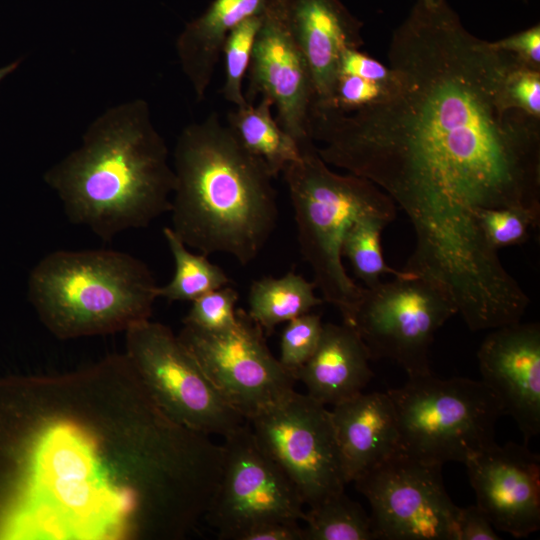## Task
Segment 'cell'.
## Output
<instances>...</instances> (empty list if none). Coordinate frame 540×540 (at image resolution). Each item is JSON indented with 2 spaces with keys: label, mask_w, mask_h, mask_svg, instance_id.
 <instances>
[{
  "label": "cell",
  "mask_w": 540,
  "mask_h": 540,
  "mask_svg": "<svg viewBox=\"0 0 540 540\" xmlns=\"http://www.w3.org/2000/svg\"><path fill=\"white\" fill-rule=\"evenodd\" d=\"M290 31L310 68L312 110L329 105L343 51L364 44L362 22L340 0H284ZM312 112V111H311Z\"/></svg>",
  "instance_id": "e0dca14e"
},
{
  "label": "cell",
  "mask_w": 540,
  "mask_h": 540,
  "mask_svg": "<svg viewBox=\"0 0 540 540\" xmlns=\"http://www.w3.org/2000/svg\"><path fill=\"white\" fill-rule=\"evenodd\" d=\"M322 327L321 316L311 312L286 322L281 334L278 360L295 379L315 351Z\"/></svg>",
  "instance_id": "83f0119b"
},
{
  "label": "cell",
  "mask_w": 540,
  "mask_h": 540,
  "mask_svg": "<svg viewBox=\"0 0 540 540\" xmlns=\"http://www.w3.org/2000/svg\"><path fill=\"white\" fill-rule=\"evenodd\" d=\"M370 353L349 324H323L315 351L298 371L310 397L323 405H337L362 392L373 377Z\"/></svg>",
  "instance_id": "d6986e66"
},
{
  "label": "cell",
  "mask_w": 540,
  "mask_h": 540,
  "mask_svg": "<svg viewBox=\"0 0 540 540\" xmlns=\"http://www.w3.org/2000/svg\"><path fill=\"white\" fill-rule=\"evenodd\" d=\"M501 51L514 55L521 63L540 70V25L529 27L508 37L491 42Z\"/></svg>",
  "instance_id": "1f68e13d"
},
{
  "label": "cell",
  "mask_w": 540,
  "mask_h": 540,
  "mask_svg": "<svg viewBox=\"0 0 540 540\" xmlns=\"http://www.w3.org/2000/svg\"><path fill=\"white\" fill-rule=\"evenodd\" d=\"M238 299L239 293L230 284L211 290L192 301L183 324L207 331L230 328L236 321Z\"/></svg>",
  "instance_id": "f1b7e54d"
},
{
  "label": "cell",
  "mask_w": 540,
  "mask_h": 540,
  "mask_svg": "<svg viewBox=\"0 0 540 540\" xmlns=\"http://www.w3.org/2000/svg\"><path fill=\"white\" fill-rule=\"evenodd\" d=\"M43 178L68 219L104 241L169 212L175 187L168 147L143 99L104 111Z\"/></svg>",
  "instance_id": "3957f363"
},
{
  "label": "cell",
  "mask_w": 540,
  "mask_h": 540,
  "mask_svg": "<svg viewBox=\"0 0 540 540\" xmlns=\"http://www.w3.org/2000/svg\"><path fill=\"white\" fill-rule=\"evenodd\" d=\"M270 1L212 0L202 14L186 24L175 46L197 101L210 86L228 34L244 20L261 15Z\"/></svg>",
  "instance_id": "ffe728a7"
},
{
  "label": "cell",
  "mask_w": 540,
  "mask_h": 540,
  "mask_svg": "<svg viewBox=\"0 0 540 540\" xmlns=\"http://www.w3.org/2000/svg\"><path fill=\"white\" fill-rule=\"evenodd\" d=\"M248 103L268 98L276 120L300 148L314 144L310 115L315 99L312 75L288 25L284 0H271L262 14L248 69Z\"/></svg>",
  "instance_id": "5bb4252c"
},
{
  "label": "cell",
  "mask_w": 540,
  "mask_h": 540,
  "mask_svg": "<svg viewBox=\"0 0 540 540\" xmlns=\"http://www.w3.org/2000/svg\"><path fill=\"white\" fill-rule=\"evenodd\" d=\"M262 14L250 17L236 26L226 37L222 47L225 81L221 94L234 107H241L248 103L243 92V80L249 69Z\"/></svg>",
  "instance_id": "4316f807"
},
{
  "label": "cell",
  "mask_w": 540,
  "mask_h": 540,
  "mask_svg": "<svg viewBox=\"0 0 540 540\" xmlns=\"http://www.w3.org/2000/svg\"><path fill=\"white\" fill-rule=\"evenodd\" d=\"M158 285L135 256L111 249L57 250L32 269L28 297L58 339L107 335L150 319Z\"/></svg>",
  "instance_id": "5b68a950"
},
{
  "label": "cell",
  "mask_w": 540,
  "mask_h": 540,
  "mask_svg": "<svg viewBox=\"0 0 540 540\" xmlns=\"http://www.w3.org/2000/svg\"><path fill=\"white\" fill-rule=\"evenodd\" d=\"M457 306L437 283L408 271L373 287L362 286L349 317L371 359H389L408 377L430 373L429 349L435 333Z\"/></svg>",
  "instance_id": "ba28073f"
},
{
  "label": "cell",
  "mask_w": 540,
  "mask_h": 540,
  "mask_svg": "<svg viewBox=\"0 0 540 540\" xmlns=\"http://www.w3.org/2000/svg\"><path fill=\"white\" fill-rule=\"evenodd\" d=\"M500 100L506 109L540 119V70L517 60L503 79Z\"/></svg>",
  "instance_id": "4dcf8cb0"
},
{
  "label": "cell",
  "mask_w": 540,
  "mask_h": 540,
  "mask_svg": "<svg viewBox=\"0 0 540 540\" xmlns=\"http://www.w3.org/2000/svg\"><path fill=\"white\" fill-rule=\"evenodd\" d=\"M524 1H528V0H524Z\"/></svg>",
  "instance_id": "8d00e7d4"
},
{
  "label": "cell",
  "mask_w": 540,
  "mask_h": 540,
  "mask_svg": "<svg viewBox=\"0 0 540 540\" xmlns=\"http://www.w3.org/2000/svg\"><path fill=\"white\" fill-rule=\"evenodd\" d=\"M482 381L524 436L540 432V326L520 323L495 328L478 353Z\"/></svg>",
  "instance_id": "2e32d148"
},
{
  "label": "cell",
  "mask_w": 540,
  "mask_h": 540,
  "mask_svg": "<svg viewBox=\"0 0 540 540\" xmlns=\"http://www.w3.org/2000/svg\"><path fill=\"white\" fill-rule=\"evenodd\" d=\"M315 289L313 281L293 271L278 278L261 277L250 286L247 312L270 335L277 325L309 313L324 302Z\"/></svg>",
  "instance_id": "7402d4cb"
},
{
  "label": "cell",
  "mask_w": 540,
  "mask_h": 540,
  "mask_svg": "<svg viewBox=\"0 0 540 540\" xmlns=\"http://www.w3.org/2000/svg\"><path fill=\"white\" fill-rule=\"evenodd\" d=\"M441 468L400 451L354 481L370 503L376 539H454L459 507L445 490Z\"/></svg>",
  "instance_id": "7c38bea8"
},
{
  "label": "cell",
  "mask_w": 540,
  "mask_h": 540,
  "mask_svg": "<svg viewBox=\"0 0 540 540\" xmlns=\"http://www.w3.org/2000/svg\"><path fill=\"white\" fill-rule=\"evenodd\" d=\"M297 226L301 255L313 272L322 299L346 320L362 290L346 272L342 243L356 219L368 213L396 217V204L378 186L351 173L338 174L318 155L316 145L283 170Z\"/></svg>",
  "instance_id": "8992f818"
},
{
  "label": "cell",
  "mask_w": 540,
  "mask_h": 540,
  "mask_svg": "<svg viewBox=\"0 0 540 540\" xmlns=\"http://www.w3.org/2000/svg\"><path fill=\"white\" fill-rule=\"evenodd\" d=\"M235 540H304L303 527L296 521H268L243 530Z\"/></svg>",
  "instance_id": "e575fe53"
},
{
  "label": "cell",
  "mask_w": 540,
  "mask_h": 540,
  "mask_svg": "<svg viewBox=\"0 0 540 540\" xmlns=\"http://www.w3.org/2000/svg\"><path fill=\"white\" fill-rule=\"evenodd\" d=\"M339 74L356 75L384 84H390L395 80L394 72L389 66H384L357 48H347L343 51L339 62Z\"/></svg>",
  "instance_id": "d6a6232c"
},
{
  "label": "cell",
  "mask_w": 540,
  "mask_h": 540,
  "mask_svg": "<svg viewBox=\"0 0 540 540\" xmlns=\"http://www.w3.org/2000/svg\"><path fill=\"white\" fill-rule=\"evenodd\" d=\"M223 457L156 405L125 353L0 377V540L183 539Z\"/></svg>",
  "instance_id": "7a4b0ae2"
},
{
  "label": "cell",
  "mask_w": 540,
  "mask_h": 540,
  "mask_svg": "<svg viewBox=\"0 0 540 540\" xmlns=\"http://www.w3.org/2000/svg\"><path fill=\"white\" fill-rule=\"evenodd\" d=\"M256 440L309 507L347 484L331 412L293 391L247 420Z\"/></svg>",
  "instance_id": "30bf717a"
},
{
  "label": "cell",
  "mask_w": 540,
  "mask_h": 540,
  "mask_svg": "<svg viewBox=\"0 0 540 540\" xmlns=\"http://www.w3.org/2000/svg\"><path fill=\"white\" fill-rule=\"evenodd\" d=\"M476 221L487 247L497 252L504 247L520 245L529 238L530 230L540 222V208L508 206L479 209Z\"/></svg>",
  "instance_id": "484cf974"
},
{
  "label": "cell",
  "mask_w": 540,
  "mask_h": 540,
  "mask_svg": "<svg viewBox=\"0 0 540 540\" xmlns=\"http://www.w3.org/2000/svg\"><path fill=\"white\" fill-rule=\"evenodd\" d=\"M517 60L470 33L446 0H416L389 45L394 93L310 116L320 158L374 183L409 218L415 246L403 270L442 286L460 309L514 284L476 212L540 208V119L500 100Z\"/></svg>",
  "instance_id": "6da1fadb"
},
{
  "label": "cell",
  "mask_w": 540,
  "mask_h": 540,
  "mask_svg": "<svg viewBox=\"0 0 540 540\" xmlns=\"http://www.w3.org/2000/svg\"><path fill=\"white\" fill-rule=\"evenodd\" d=\"M223 466L204 517L219 539L235 540L243 530L268 521H303L298 491L256 440L246 423L224 438Z\"/></svg>",
  "instance_id": "4fadbf2b"
},
{
  "label": "cell",
  "mask_w": 540,
  "mask_h": 540,
  "mask_svg": "<svg viewBox=\"0 0 540 540\" xmlns=\"http://www.w3.org/2000/svg\"><path fill=\"white\" fill-rule=\"evenodd\" d=\"M395 217L381 213L362 215L350 226L342 243V256L346 257L364 287L381 282L383 275L401 276L405 270L390 267L382 253L381 233Z\"/></svg>",
  "instance_id": "d4e9b609"
},
{
  "label": "cell",
  "mask_w": 540,
  "mask_h": 540,
  "mask_svg": "<svg viewBox=\"0 0 540 540\" xmlns=\"http://www.w3.org/2000/svg\"><path fill=\"white\" fill-rule=\"evenodd\" d=\"M303 521L304 540L376 539L370 515L344 491L309 507Z\"/></svg>",
  "instance_id": "cb8c5ba5"
},
{
  "label": "cell",
  "mask_w": 540,
  "mask_h": 540,
  "mask_svg": "<svg viewBox=\"0 0 540 540\" xmlns=\"http://www.w3.org/2000/svg\"><path fill=\"white\" fill-rule=\"evenodd\" d=\"M265 335L242 308L230 328L207 331L183 324L178 334L215 389L246 421L295 391L296 379L272 354Z\"/></svg>",
  "instance_id": "8fae6325"
},
{
  "label": "cell",
  "mask_w": 540,
  "mask_h": 540,
  "mask_svg": "<svg viewBox=\"0 0 540 540\" xmlns=\"http://www.w3.org/2000/svg\"><path fill=\"white\" fill-rule=\"evenodd\" d=\"M330 410L347 483L401 451L388 392L363 393Z\"/></svg>",
  "instance_id": "ac0fdd59"
},
{
  "label": "cell",
  "mask_w": 540,
  "mask_h": 540,
  "mask_svg": "<svg viewBox=\"0 0 540 540\" xmlns=\"http://www.w3.org/2000/svg\"><path fill=\"white\" fill-rule=\"evenodd\" d=\"M162 232L173 257L175 271L167 284L157 287L158 297L168 301L192 302L211 290L231 283L224 270L213 264L206 255L190 252L171 227H164Z\"/></svg>",
  "instance_id": "603a6c76"
},
{
  "label": "cell",
  "mask_w": 540,
  "mask_h": 540,
  "mask_svg": "<svg viewBox=\"0 0 540 540\" xmlns=\"http://www.w3.org/2000/svg\"><path fill=\"white\" fill-rule=\"evenodd\" d=\"M171 228L204 255L224 253L247 265L278 219L273 176L216 112L187 125L173 152Z\"/></svg>",
  "instance_id": "277c9868"
},
{
  "label": "cell",
  "mask_w": 540,
  "mask_h": 540,
  "mask_svg": "<svg viewBox=\"0 0 540 540\" xmlns=\"http://www.w3.org/2000/svg\"><path fill=\"white\" fill-rule=\"evenodd\" d=\"M396 86V76L394 82L384 84L356 75L339 74L329 105L315 110L356 111L385 100L394 93Z\"/></svg>",
  "instance_id": "f546056e"
},
{
  "label": "cell",
  "mask_w": 540,
  "mask_h": 540,
  "mask_svg": "<svg viewBox=\"0 0 540 540\" xmlns=\"http://www.w3.org/2000/svg\"><path fill=\"white\" fill-rule=\"evenodd\" d=\"M396 410L401 452L443 465L464 463L495 443L502 406L481 380H443L432 372L387 391Z\"/></svg>",
  "instance_id": "52a82bcc"
},
{
  "label": "cell",
  "mask_w": 540,
  "mask_h": 540,
  "mask_svg": "<svg viewBox=\"0 0 540 540\" xmlns=\"http://www.w3.org/2000/svg\"><path fill=\"white\" fill-rule=\"evenodd\" d=\"M125 335V354L153 401L171 420L223 438L246 423L168 326L147 319L131 326Z\"/></svg>",
  "instance_id": "9c48e42d"
},
{
  "label": "cell",
  "mask_w": 540,
  "mask_h": 540,
  "mask_svg": "<svg viewBox=\"0 0 540 540\" xmlns=\"http://www.w3.org/2000/svg\"><path fill=\"white\" fill-rule=\"evenodd\" d=\"M20 60L11 62L3 67H0V83L11 73H13L19 66Z\"/></svg>",
  "instance_id": "d590c367"
},
{
  "label": "cell",
  "mask_w": 540,
  "mask_h": 540,
  "mask_svg": "<svg viewBox=\"0 0 540 540\" xmlns=\"http://www.w3.org/2000/svg\"><path fill=\"white\" fill-rule=\"evenodd\" d=\"M272 102L261 97L257 104L235 107L227 114V125L239 142L262 160L273 178L301 156V148L272 115Z\"/></svg>",
  "instance_id": "44dd1931"
},
{
  "label": "cell",
  "mask_w": 540,
  "mask_h": 540,
  "mask_svg": "<svg viewBox=\"0 0 540 540\" xmlns=\"http://www.w3.org/2000/svg\"><path fill=\"white\" fill-rule=\"evenodd\" d=\"M494 526L476 504L458 509L453 540H498Z\"/></svg>",
  "instance_id": "836d02e7"
},
{
  "label": "cell",
  "mask_w": 540,
  "mask_h": 540,
  "mask_svg": "<svg viewBox=\"0 0 540 540\" xmlns=\"http://www.w3.org/2000/svg\"><path fill=\"white\" fill-rule=\"evenodd\" d=\"M464 464L477 505L495 529L521 538L540 528V458L526 444L495 442Z\"/></svg>",
  "instance_id": "9a60e30c"
}]
</instances>
